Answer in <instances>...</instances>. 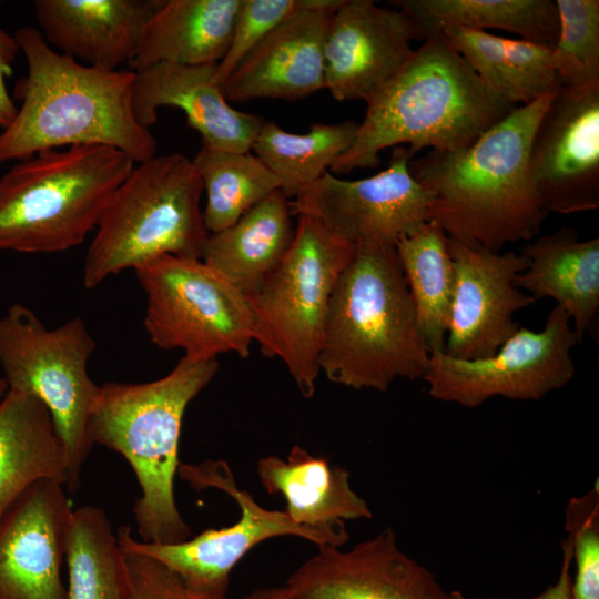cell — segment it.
Listing matches in <instances>:
<instances>
[{"mask_svg": "<svg viewBox=\"0 0 599 599\" xmlns=\"http://www.w3.org/2000/svg\"><path fill=\"white\" fill-rule=\"evenodd\" d=\"M554 95L516 106L466 148L430 150L409 162L410 174L429 195V220L449 238L500 251L539 235L548 214L532 186L528 155Z\"/></svg>", "mask_w": 599, "mask_h": 599, "instance_id": "obj_1", "label": "cell"}, {"mask_svg": "<svg viewBox=\"0 0 599 599\" xmlns=\"http://www.w3.org/2000/svg\"><path fill=\"white\" fill-rule=\"evenodd\" d=\"M14 38L28 72L14 91L21 106L0 132V163L87 144L115 148L138 163L156 155L154 135L134 114V71L80 63L52 49L33 27Z\"/></svg>", "mask_w": 599, "mask_h": 599, "instance_id": "obj_2", "label": "cell"}, {"mask_svg": "<svg viewBox=\"0 0 599 599\" xmlns=\"http://www.w3.org/2000/svg\"><path fill=\"white\" fill-rule=\"evenodd\" d=\"M366 104L355 140L331 165L333 173L376 167L379 153L398 145L414 154L466 148L516 108L491 91L443 34L414 49Z\"/></svg>", "mask_w": 599, "mask_h": 599, "instance_id": "obj_3", "label": "cell"}, {"mask_svg": "<svg viewBox=\"0 0 599 599\" xmlns=\"http://www.w3.org/2000/svg\"><path fill=\"white\" fill-rule=\"evenodd\" d=\"M429 357L395 245L356 246L329 298L321 372L386 392L397 378H423Z\"/></svg>", "mask_w": 599, "mask_h": 599, "instance_id": "obj_4", "label": "cell"}, {"mask_svg": "<svg viewBox=\"0 0 599 599\" xmlns=\"http://www.w3.org/2000/svg\"><path fill=\"white\" fill-rule=\"evenodd\" d=\"M217 370V358L183 355L159 379L100 386L89 436L93 445L121 454L131 465L142 493L133 514L144 542L175 544L191 536L174 495L180 434L186 407Z\"/></svg>", "mask_w": 599, "mask_h": 599, "instance_id": "obj_5", "label": "cell"}, {"mask_svg": "<svg viewBox=\"0 0 599 599\" xmlns=\"http://www.w3.org/2000/svg\"><path fill=\"white\" fill-rule=\"evenodd\" d=\"M133 167L125 153L99 144L20 161L0 177V251L50 254L80 245Z\"/></svg>", "mask_w": 599, "mask_h": 599, "instance_id": "obj_6", "label": "cell"}, {"mask_svg": "<svg viewBox=\"0 0 599 599\" xmlns=\"http://www.w3.org/2000/svg\"><path fill=\"white\" fill-rule=\"evenodd\" d=\"M203 184L193 161L180 153L138 163L109 202L83 264V285L94 288L126 268L163 256L201 258L209 232Z\"/></svg>", "mask_w": 599, "mask_h": 599, "instance_id": "obj_7", "label": "cell"}, {"mask_svg": "<svg viewBox=\"0 0 599 599\" xmlns=\"http://www.w3.org/2000/svg\"><path fill=\"white\" fill-rule=\"evenodd\" d=\"M355 247L317 219L298 215L292 243L261 286L245 296L253 342L285 365L300 393L313 397L328 303Z\"/></svg>", "mask_w": 599, "mask_h": 599, "instance_id": "obj_8", "label": "cell"}, {"mask_svg": "<svg viewBox=\"0 0 599 599\" xmlns=\"http://www.w3.org/2000/svg\"><path fill=\"white\" fill-rule=\"evenodd\" d=\"M97 347L81 317L48 328L23 304L10 305L0 317V365L9 389L39 399L51 414L65 449V487L75 491L93 447L89 420L100 386L88 373Z\"/></svg>", "mask_w": 599, "mask_h": 599, "instance_id": "obj_9", "label": "cell"}, {"mask_svg": "<svg viewBox=\"0 0 599 599\" xmlns=\"http://www.w3.org/2000/svg\"><path fill=\"white\" fill-rule=\"evenodd\" d=\"M145 294L143 325L161 349L194 359L250 355L252 314L247 300L201 258L163 255L134 270Z\"/></svg>", "mask_w": 599, "mask_h": 599, "instance_id": "obj_10", "label": "cell"}, {"mask_svg": "<svg viewBox=\"0 0 599 599\" xmlns=\"http://www.w3.org/2000/svg\"><path fill=\"white\" fill-rule=\"evenodd\" d=\"M580 342L567 313L555 305L541 331L520 326L491 356L466 361L432 353L423 379L433 398L468 408L496 396L538 400L572 379L571 349Z\"/></svg>", "mask_w": 599, "mask_h": 599, "instance_id": "obj_11", "label": "cell"}, {"mask_svg": "<svg viewBox=\"0 0 599 599\" xmlns=\"http://www.w3.org/2000/svg\"><path fill=\"white\" fill-rule=\"evenodd\" d=\"M183 476L195 486H212L232 497L240 507V519L229 527L207 529L175 544L136 540L128 526L121 527L116 537L123 550L160 561L199 592L225 597L234 567L256 545L274 537L295 536L317 546L339 547L329 535L296 525L285 511L262 507L248 491L237 487L224 461L185 466Z\"/></svg>", "mask_w": 599, "mask_h": 599, "instance_id": "obj_12", "label": "cell"}, {"mask_svg": "<svg viewBox=\"0 0 599 599\" xmlns=\"http://www.w3.org/2000/svg\"><path fill=\"white\" fill-rule=\"evenodd\" d=\"M414 156L394 146L388 166L362 180L326 172L288 201L291 214L317 219L354 247L395 245L429 221V195L408 169Z\"/></svg>", "mask_w": 599, "mask_h": 599, "instance_id": "obj_13", "label": "cell"}, {"mask_svg": "<svg viewBox=\"0 0 599 599\" xmlns=\"http://www.w3.org/2000/svg\"><path fill=\"white\" fill-rule=\"evenodd\" d=\"M528 171L547 214L598 209L599 84L554 95L535 130Z\"/></svg>", "mask_w": 599, "mask_h": 599, "instance_id": "obj_14", "label": "cell"}, {"mask_svg": "<svg viewBox=\"0 0 599 599\" xmlns=\"http://www.w3.org/2000/svg\"><path fill=\"white\" fill-rule=\"evenodd\" d=\"M448 247L455 277L443 353L466 361L491 356L520 327L515 314L536 302L515 284L527 260L449 237Z\"/></svg>", "mask_w": 599, "mask_h": 599, "instance_id": "obj_15", "label": "cell"}, {"mask_svg": "<svg viewBox=\"0 0 599 599\" xmlns=\"http://www.w3.org/2000/svg\"><path fill=\"white\" fill-rule=\"evenodd\" d=\"M284 585L291 599H448L436 576L404 552L387 527L343 550L317 546Z\"/></svg>", "mask_w": 599, "mask_h": 599, "instance_id": "obj_16", "label": "cell"}, {"mask_svg": "<svg viewBox=\"0 0 599 599\" xmlns=\"http://www.w3.org/2000/svg\"><path fill=\"white\" fill-rule=\"evenodd\" d=\"M72 507L52 479L31 485L0 519V599H67L61 578Z\"/></svg>", "mask_w": 599, "mask_h": 599, "instance_id": "obj_17", "label": "cell"}, {"mask_svg": "<svg viewBox=\"0 0 599 599\" xmlns=\"http://www.w3.org/2000/svg\"><path fill=\"white\" fill-rule=\"evenodd\" d=\"M415 40L416 28L403 10L344 0L326 33L325 89L338 101L366 102L409 59Z\"/></svg>", "mask_w": 599, "mask_h": 599, "instance_id": "obj_18", "label": "cell"}, {"mask_svg": "<svg viewBox=\"0 0 599 599\" xmlns=\"http://www.w3.org/2000/svg\"><path fill=\"white\" fill-rule=\"evenodd\" d=\"M344 0H308L264 37L234 68L226 101L296 100L325 89L324 44L333 12Z\"/></svg>", "mask_w": 599, "mask_h": 599, "instance_id": "obj_19", "label": "cell"}, {"mask_svg": "<svg viewBox=\"0 0 599 599\" xmlns=\"http://www.w3.org/2000/svg\"><path fill=\"white\" fill-rule=\"evenodd\" d=\"M217 64L161 63L135 72L133 110L136 120L150 128L158 109L174 106L186 115L202 144L213 149L250 152L264 120L234 109L215 80Z\"/></svg>", "mask_w": 599, "mask_h": 599, "instance_id": "obj_20", "label": "cell"}, {"mask_svg": "<svg viewBox=\"0 0 599 599\" xmlns=\"http://www.w3.org/2000/svg\"><path fill=\"white\" fill-rule=\"evenodd\" d=\"M160 0H35L45 42L59 53L103 70L135 58Z\"/></svg>", "mask_w": 599, "mask_h": 599, "instance_id": "obj_21", "label": "cell"}, {"mask_svg": "<svg viewBox=\"0 0 599 599\" xmlns=\"http://www.w3.org/2000/svg\"><path fill=\"white\" fill-rule=\"evenodd\" d=\"M268 494H281L287 516L298 526L329 535L339 547L348 540L346 520L368 519L367 502L352 488L349 471L295 445L285 459L270 455L256 464Z\"/></svg>", "mask_w": 599, "mask_h": 599, "instance_id": "obj_22", "label": "cell"}, {"mask_svg": "<svg viewBox=\"0 0 599 599\" xmlns=\"http://www.w3.org/2000/svg\"><path fill=\"white\" fill-rule=\"evenodd\" d=\"M520 253L527 266L516 286L535 301H555L582 341L599 309V238L580 240L576 229L562 226L527 242Z\"/></svg>", "mask_w": 599, "mask_h": 599, "instance_id": "obj_23", "label": "cell"}, {"mask_svg": "<svg viewBox=\"0 0 599 599\" xmlns=\"http://www.w3.org/2000/svg\"><path fill=\"white\" fill-rule=\"evenodd\" d=\"M240 6L241 0H160L143 29L131 70L161 63L219 64Z\"/></svg>", "mask_w": 599, "mask_h": 599, "instance_id": "obj_24", "label": "cell"}, {"mask_svg": "<svg viewBox=\"0 0 599 599\" xmlns=\"http://www.w3.org/2000/svg\"><path fill=\"white\" fill-rule=\"evenodd\" d=\"M65 449L51 414L35 397L9 389L0 402V519L34 483L65 487Z\"/></svg>", "mask_w": 599, "mask_h": 599, "instance_id": "obj_25", "label": "cell"}, {"mask_svg": "<svg viewBox=\"0 0 599 599\" xmlns=\"http://www.w3.org/2000/svg\"><path fill=\"white\" fill-rule=\"evenodd\" d=\"M288 201L277 190L231 226L209 234L201 260L245 296L255 292L292 243L295 227Z\"/></svg>", "mask_w": 599, "mask_h": 599, "instance_id": "obj_26", "label": "cell"}, {"mask_svg": "<svg viewBox=\"0 0 599 599\" xmlns=\"http://www.w3.org/2000/svg\"><path fill=\"white\" fill-rule=\"evenodd\" d=\"M440 34L491 91L514 106L560 90L552 45L464 28L446 29Z\"/></svg>", "mask_w": 599, "mask_h": 599, "instance_id": "obj_27", "label": "cell"}, {"mask_svg": "<svg viewBox=\"0 0 599 599\" xmlns=\"http://www.w3.org/2000/svg\"><path fill=\"white\" fill-rule=\"evenodd\" d=\"M413 21L419 40L450 28L499 29L554 45L559 17L551 0H393Z\"/></svg>", "mask_w": 599, "mask_h": 599, "instance_id": "obj_28", "label": "cell"}, {"mask_svg": "<svg viewBox=\"0 0 599 599\" xmlns=\"http://www.w3.org/2000/svg\"><path fill=\"white\" fill-rule=\"evenodd\" d=\"M417 322L432 353L444 352L454 290L448 236L427 221L395 244Z\"/></svg>", "mask_w": 599, "mask_h": 599, "instance_id": "obj_29", "label": "cell"}, {"mask_svg": "<svg viewBox=\"0 0 599 599\" xmlns=\"http://www.w3.org/2000/svg\"><path fill=\"white\" fill-rule=\"evenodd\" d=\"M358 124L352 120L314 123L307 133L283 130L264 121L251 150L272 171L281 191L290 200L327 172V167L353 144Z\"/></svg>", "mask_w": 599, "mask_h": 599, "instance_id": "obj_30", "label": "cell"}, {"mask_svg": "<svg viewBox=\"0 0 599 599\" xmlns=\"http://www.w3.org/2000/svg\"><path fill=\"white\" fill-rule=\"evenodd\" d=\"M67 599H129L124 551L104 510L72 511L65 544Z\"/></svg>", "mask_w": 599, "mask_h": 599, "instance_id": "obj_31", "label": "cell"}, {"mask_svg": "<svg viewBox=\"0 0 599 599\" xmlns=\"http://www.w3.org/2000/svg\"><path fill=\"white\" fill-rule=\"evenodd\" d=\"M192 161L206 194L203 220L210 234L231 226L254 205L281 190L272 171L250 152L202 144Z\"/></svg>", "mask_w": 599, "mask_h": 599, "instance_id": "obj_32", "label": "cell"}, {"mask_svg": "<svg viewBox=\"0 0 599 599\" xmlns=\"http://www.w3.org/2000/svg\"><path fill=\"white\" fill-rule=\"evenodd\" d=\"M559 33L552 59L560 89L599 84V1L556 0Z\"/></svg>", "mask_w": 599, "mask_h": 599, "instance_id": "obj_33", "label": "cell"}, {"mask_svg": "<svg viewBox=\"0 0 599 599\" xmlns=\"http://www.w3.org/2000/svg\"><path fill=\"white\" fill-rule=\"evenodd\" d=\"M565 528L571 545L576 575L573 599H599V488L596 485L572 497L565 511Z\"/></svg>", "mask_w": 599, "mask_h": 599, "instance_id": "obj_34", "label": "cell"}, {"mask_svg": "<svg viewBox=\"0 0 599 599\" xmlns=\"http://www.w3.org/2000/svg\"><path fill=\"white\" fill-rule=\"evenodd\" d=\"M308 0H241L230 45L216 68L215 80L223 89L240 61L275 27Z\"/></svg>", "mask_w": 599, "mask_h": 599, "instance_id": "obj_35", "label": "cell"}, {"mask_svg": "<svg viewBox=\"0 0 599 599\" xmlns=\"http://www.w3.org/2000/svg\"><path fill=\"white\" fill-rule=\"evenodd\" d=\"M124 551L129 599H229L190 588L169 567L148 556Z\"/></svg>", "mask_w": 599, "mask_h": 599, "instance_id": "obj_36", "label": "cell"}, {"mask_svg": "<svg viewBox=\"0 0 599 599\" xmlns=\"http://www.w3.org/2000/svg\"><path fill=\"white\" fill-rule=\"evenodd\" d=\"M19 50L16 38L0 26V126L2 130L11 124L18 111L7 90L6 77L11 72V64Z\"/></svg>", "mask_w": 599, "mask_h": 599, "instance_id": "obj_37", "label": "cell"}, {"mask_svg": "<svg viewBox=\"0 0 599 599\" xmlns=\"http://www.w3.org/2000/svg\"><path fill=\"white\" fill-rule=\"evenodd\" d=\"M572 564L571 545L566 537L561 544V566L558 579L548 586L534 599H573L571 592L572 577L570 573Z\"/></svg>", "mask_w": 599, "mask_h": 599, "instance_id": "obj_38", "label": "cell"}, {"mask_svg": "<svg viewBox=\"0 0 599 599\" xmlns=\"http://www.w3.org/2000/svg\"><path fill=\"white\" fill-rule=\"evenodd\" d=\"M244 599H291L285 586L262 588L252 591Z\"/></svg>", "mask_w": 599, "mask_h": 599, "instance_id": "obj_39", "label": "cell"}, {"mask_svg": "<svg viewBox=\"0 0 599 599\" xmlns=\"http://www.w3.org/2000/svg\"><path fill=\"white\" fill-rule=\"evenodd\" d=\"M9 390L8 384L2 375H0V402Z\"/></svg>", "mask_w": 599, "mask_h": 599, "instance_id": "obj_40", "label": "cell"}, {"mask_svg": "<svg viewBox=\"0 0 599 599\" xmlns=\"http://www.w3.org/2000/svg\"><path fill=\"white\" fill-rule=\"evenodd\" d=\"M448 599H470V598H468L465 593H463L459 590H453V591H449Z\"/></svg>", "mask_w": 599, "mask_h": 599, "instance_id": "obj_41", "label": "cell"}]
</instances>
